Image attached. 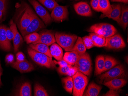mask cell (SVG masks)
<instances>
[{
    "label": "cell",
    "mask_w": 128,
    "mask_h": 96,
    "mask_svg": "<svg viewBox=\"0 0 128 96\" xmlns=\"http://www.w3.org/2000/svg\"><path fill=\"white\" fill-rule=\"evenodd\" d=\"M29 46L36 51L46 54L50 58H52L53 57L50 53V49L48 46L44 44L38 43L36 44H31Z\"/></svg>",
    "instance_id": "24"
},
{
    "label": "cell",
    "mask_w": 128,
    "mask_h": 96,
    "mask_svg": "<svg viewBox=\"0 0 128 96\" xmlns=\"http://www.w3.org/2000/svg\"><path fill=\"white\" fill-rule=\"evenodd\" d=\"M88 31L103 36L106 38L112 36L116 33L117 29L112 25L106 23H100L92 26Z\"/></svg>",
    "instance_id": "7"
},
{
    "label": "cell",
    "mask_w": 128,
    "mask_h": 96,
    "mask_svg": "<svg viewBox=\"0 0 128 96\" xmlns=\"http://www.w3.org/2000/svg\"><path fill=\"white\" fill-rule=\"evenodd\" d=\"M2 81H1V77H0V87H1L2 86Z\"/></svg>",
    "instance_id": "46"
},
{
    "label": "cell",
    "mask_w": 128,
    "mask_h": 96,
    "mask_svg": "<svg viewBox=\"0 0 128 96\" xmlns=\"http://www.w3.org/2000/svg\"><path fill=\"white\" fill-rule=\"evenodd\" d=\"M127 81L125 79H115L103 84L110 89L118 90L127 84Z\"/></svg>",
    "instance_id": "17"
},
{
    "label": "cell",
    "mask_w": 128,
    "mask_h": 96,
    "mask_svg": "<svg viewBox=\"0 0 128 96\" xmlns=\"http://www.w3.org/2000/svg\"><path fill=\"white\" fill-rule=\"evenodd\" d=\"M112 11V7L109 0H100L98 12H101L103 13L100 18L103 19L105 18V16L111 13Z\"/></svg>",
    "instance_id": "16"
},
{
    "label": "cell",
    "mask_w": 128,
    "mask_h": 96,
    "mask_svg": "<svg viewBox=\"0 0 128 96\" xmlns=\"http://www.w3.org/2000/svg\"><path fill=\"white\" fill-rule=\"evenodd\" d=\"M86 49H87L84 44L82 38L81 37H78L72 51H76L80 55H81L86 52Z\"/></svg>",
    "instance_id": "28"
},
{
    "label": "cell",
    "mask_w": 128,
    "mask_h": 96,
    "mask_svg": "<svg viewBox=\"0 0 128 96\" xmlns=\"http://www.w3.org/2000/svg\"><path fill=\"white\" fill-rule=\"evenodd\" d=\"M118 90L110 89L104 95L105 96H120L119 93L118 92Z\"/></svg>",
    "instance_id": "38"
},
{
    "label": "cell",
    "mask_w": 128,
    "mask_h": 96,
    "mask_svg": "<svg viewBox=\"0 0 128 96\" xmlns=\"http://www.w3.org/2000/svg\"><path fill=\"white\" fill-rule=\"evenodd\" d=\"M72 67V66H71V65L64 67L60 66L58 68V71L60 74H62V75H67L68 76V74L69 73V72L71 70Z\"/></svg>",
    "instance_id": "36"
},
{
    "label": "cell",
    "mask_w": 128,
    "mask_h": 96,
    "mask_svg": "<svg viewBox=\"0 0 128 96\" xmlns=\"http://www.w3.org/2000/svg\"><path fill=\"white\" fill-rule=\"evenodd\" d=\"M6 26L0 25V48L6 51L11 50L10 41L8 40L6 34Z\"/></svg>",
    "instance_id": "14"
},
{
    "label": "cell",
    "mask_w": 128,
    "mask_h": 96,
    "mask_svg": "<svg viewBox=\"0 0 128 96\" xmlns=\"http://www.w3.org/2000/svg\"><path fill=\"white\" fill-rule=\"evenodd\" d=\"M92 60L90 56L87 53L80 55L74 64L78 71L86 76H90L92 70Z\"/></svg>",
    "instance_id": "6"
},
{
    "label": "cell",
    "mask_w": 128,
    "mask_h": 96,
    "mask_svg": "<svg viewBox=\"0 0 128 96\" xmlns=\"http://www.w3.org/2000/svg\"><path fill=\"white\" fill-rule=\"evenodd\" d=\"M57 0V1H61L62 0Z\"/></svg>",
    "instance_id": "47"
},
{
    "label": "cell",
    "mask_w": 128,
    "mask_h": 96,
    "mask_svg": "<svg viewBox=\"0 0 128 96\" xmlns=\"http://www.w3.org/2000/svg\"><path fill=\"white\" fill-rule=\"evenodd\" d=\"M74 8L77 13L82 16L89 17L92 15L90 7L85 2H80L75 4Z\"/></svg>",
    "instance_id": "15"
},
{
    "label": "cell",
    "mask_w": 128,
    "mask_h": 96,
    "mask_svg": "<svg viewBox=\"0 0 128 96\" xmlns=\"http://www.w3.org/2000/svg\"><path fill=\"white\" fill-rule=\"evenodd\" d=\"M28 54L32 60L38 65L49 69L56 68L52 58H50L46 54L40 53L34 49L29 47L27 49Z\"/></svg>",
    "instance_id": "3"
},
{
    "label": "cell",
    "mask_w": 128,
    "mask_h": 96,
    "mask_svg": "<svg viewBox=\"0 0 128 96\" xmlns=\"http://www.w3.org/2000/svg\"><path fill=\"white\" fill-rule=\"evenodd\" d=\"M112 2H119L125 3H128V0H111Z\"/></svg>",
    "instance_id": "44"
},
{
    "label": "cell",
    "mask_w": 128,
    "mask_h": 96,
    "mask_svg": "<svg viewBox=\"0 0 128 96\" xmlns=\"http://www.w3.org/2000/svg\"><path fill=\"white\" fill-rule=\"evenodd\" d=\"M80 55V54L76 51H68L64 54L63 59L69 65L74 66Z\"/></svg>",
    "instance_id": "21"
},
{
    "label": "cell",
    "mask_w": 128,
    "mask_h": 96,
    "mask_svg": "<svg viewBox=\"0 0 128 96\" xmlns=\"http://www.w3.org/2000/svg\"><path fill=\"white\" fill-rule=\"evenodd\" d=\"M56 42L55 34L54 32L52 30H45L40 32L38 40L33 44H34L38 43L44 44L49 46Z\"/></svg>",
    "instance_id": "12"
},
{
    "label": "cell",
    "mask_w": 128,
    "mask_h": 96,
    "mask_svg": "<svg viewBox=\"0 0 128 96\" xmlns=\"http://www.w3.org/2000/svg\"><path fill=\"white\" fill-rule=\"evenodd\" d=\"M51 16L52 19L56 22L66 20L68 16V7L58 5L52 11Z\"/></svg>",
    "instance_id": "11"
},
{
    "label": "cell",
    "mask_w": 128,
    "mask_h": 96,
    "mask_svg": "<svg viewBox=\"0 0 128 96\" xmlns=\"http://www.w3.org/2000/svg\"><path fill=\"white\" fill-rule=\"evenodd\" d=\"M119 25L126 30L128 25V7L124 6L122 9L121 15L120 18Z\"/></svg>",
    "instance_id": "26"
},
{
    "label": "cell",
    "mask_w": 128,
    "mask_h": 96,
    "mask_svg": "<svg viewBox=\"0 0 128 96\" xmlns=\"http://www.w3.org/2000/svg\"><path fill=\"white\" fill-rule=\"evenodd\" d=\"M43 5L52 12L54 8L59 5L55 0H37Z\"/></svg>",
    "instance_id": "32"
},
{
    "label": "cell",
    "mask_w": 128,
    "mask_h": 96,
    "mask_svg": "<svg viewBox=\"0 0 128 96\" xmlns=\"http://www.w3.org/2000/svg\"><path fill=\"white\" fill-rule=\"evenodd\" d=\"M100 2V0H91L90 4L91 7L94 10L98 12V3Z\"/></svg>",
    "instance_id": "39"
},
{
    "label": "cell",
    "mask_w": 128,
    "mask_h": 96,
    "mask_svg": "<svg viewBox=\"0 0 128 96\" xmlns=\"http://www.w3.org/2000/svg\"><path fill=\"white\" fill-rule=\"evenodd\" d=\"M102 89V87L92 82L90 84L88 89L83 96H97L98 95Z\"/></svg>",
    "instance_id": "23"
},
{
    "label": "cell",
    "mask_w": 128,
    "mask_h": 96,
    "mask_svg": "<svg viewBox=\"0 0 128 96\" xmlns=\"http://www.w3.org/2000/svg\"><path fill=\"white\" fill-rule=\"evenodd\" d=\"M72 77L73 82V96H83L85 90L89 82L88 77L79 71H78Z\"/></svg>",
    "instance_id": "4"
},
{
    "label": "cell",
    "mask_w": 128,
    "mask_h": 96,
    "mask_svg": "<svg viewBox=\"0 0 128 96\" xmlns=\"http://www.w3.org/2000/svg\"><path fill=\"white\" fill-rule=\"evenodd\" d=\"M14 57L12 54H9L6 56V61L7 63H14Z\"/></svg>",
    "instance_id": "40"
},
{
    "label": "cell",
    "mask_w": 128,
    "mask_h": 96,
    "mask_svg": "<svg viewBox=\"0 0 128 96\" xmlns=\"http://www.w3.org/2000/svg\"><path fill=\"white\" fill-rule=\"evenodd\" d=\"M24 37L25 41L27 44L33 43L38 40L40 34L37 32H34L25 36Z\"/></svg>",
    "instance_id": "34"
},
{
    "label": "cell",
    "mask_w": 128,
    "mask_h": 96,
    "mask_svg": "<svg viewBox=\"0 0 128 96\" xmlns=\"http://www.w3.org/2000/svg\"><path fill=\"white\" fill-rule=\"evenodd\" d=\"M2 74V70L1 65L0 64V77H1Z\"/></svg>",
    "instance_id": "45"
},
{
    "label": "cell",
    "mask_w": 128,
    "mask_h": 96,
    "mask_svg": "<svg viewBox=\"0 0 128 96\" xmlns=\"http://www.w3.org/2000/svg\"><path fill=\"white\" fill-rule=\"evenodd\" d=\"M12 66L21 73L30 72L34 69V65L26 59L23 61H16L12 63Z\"/></svg>",
    "instance_id": "13"
},
{
    "label": "cell",
    "mask_w": 128,
    "mask_h": 96,
    "mask_svg": "<svg viewBox=\"0 0 128 96\" xmlns=\"http://www.w3.org/2000/svg\"><path fill=\"white\" fill-rule=\"evenodd\" d=\"M6 12L0 11V23L5 20L6 18Z\"/></svg>",
    "instance_id": "43"
},
{
    "label": "cell",
    "mask_w": 128,
    "mask_h": 96,
    "mask_svg": "<svg viewBox=\"0 0 128 96\" xmlns=\"http://www.w3.org/2000/svg\"><path fill=\"white\" fill-rule=\"evenodd\" d=\"M10 27L6 28V34L8 39L10 41L13 40L15 35H16V32L18 31L16 24L12 20H11L10 23Z\"/></svg>",
    "instance_id": "29"
},
{
    "label": "cell",
    "mask_w": 128,
    "mask_h": 96,
    "mask_svg": "<svg viewBox=\"0 0 128 96\" xmlns=\"http://www.w3.org/2000/svg\"><path fill=\"white\" fill-rule=\"evenodd\" d=\"M105 63V57L103 55L98 56L96 60L95 76H97L103 72Z\"/></svg>",
    "instance_id": "25"
},
{
    "label": "cell",
    "mask_w": 128,
    "mask_h": 96,
    "mask_svg": "<svg viewBox=\"0 0 128 96\" xmlns=\"http://www.w3.org/2000/svg\"><path fill=\"white\" fill-rule=\"evenodd\" d=\"M55 37L58 44L66 51H72L78 38L75 35L58 32H56Z\"/></svg>",
    "instance_id": "5"
},
{
    "label": "cell",
    "mask_w": 128,
    "mask_h": 96,
    "mask_svg": "<svg viewBox=\"0 0 128 96\" xmlns=\"http://www.w3.org/2000/svg\"><path fill=\"white\" fill-rule=\"evenodd\" d=\"M15 95L19 96H32L31 85L30 82L27 81L23 83Z\"/></svg>",
    "instance_id": "22"
},
{
    "label": "cell",
    "mask_w": 128,
    "mask_h": 96,
    "mask_svg": "<svg viewBox=\"0 0 128 96\" xmlns=\"http://www.w3.org/2000/svg\"><path fill=\"white\" fill-rule=\"evenodd\" d=\"M118 64H119L118 62L115 58L110 56H106L105 57V63L103 72L112 68L113 67Z\"/></svg>",
    "instance_id": "27"
},
{
    "label": "cell",
    "mask_w": 128,
    "mask_h": 96,
    "mask_svg": "<svg viewBox=\"0 0 128 96\" xmlns=\"http://www.w3.org/2000/svg\"><path fill=\"white\" fill-rule=\"evenodd\" d=\"M127 77V74L125 67L122 64L118 65L110 70L100 74L98 77L100 84H103L108 81L115 79H125Z\"/></svg>",
    "instance_id": "2"
},
{
    "label": "cell",
    "mask_w": 128,
    "mask_h": 96,
    "mask_svg": "<svg viewBox=\"0 0 128 96\" xmlns=\"http://www.w3.org/2000/svg\"></svg>",
    "instance_id": "48"
},
{
    "label": "cell",
    "mask_w": 128,
    "mask_h": 96,
    "mask_svg": "<svg viewBox=\"0 0 128 96\" xmlns=\"http://www.w3.org/2000/svg\"><path fill=\"white\" fill-rule=\"evenodd\" d=\"M62 81L65 90L72 94L73 91V79L72 77L68 76L64 77L62 79Z\"/></svg>",
    "instance_id": "30"
},
{
    "label": "cell",
    "mask_w": 128,
    "mask_h": 96,
    "mask_svg": "<svg viewBox=\"0 0 128 96\" xmlns=\"http://www.w3.org/2000/svg\"><path fill=\"white\" fill-rule=\"evenodd\" d=\"M14 46L15 52H16L19 49V47L24 42L23 38L18 31L16 32L13 39Z\"/></svg>",
    "instance_id": "33"
},
{
    "label": "cell",
    "mask_w": 128,
    "mask_h": 96,
    "mask_svg": "<svg viewBox=\"0 0 128 96\" xmlns=\"http://www.w3.org/2000/svg\"><path fill=\"white\" fill-rule=\"evenodd\" d=\"M111 7H112V12L109 15L106 16L105 17L112 19L119 24L121 15L122 8L120 5V4L112 5Z\"/></svg>",
    "instance_id": "18"
},
{
    "label": "cell",
    "mask_w": 128,
    "mask_h": 96,
    "mask_svg": "<svg viewBox=\"0 0 128 96\" xmlns=\"http://www.w3.org/2000/svg\"><path fill=\"white\" fill-rule=\"evenodd\" d=\"M34 13L28 4L24 3L17 11L15 21L20 31L25 30L30 23Z\"/></svg>",
    "instance_id": "1"
},
{
    "label": "cell",
    "mask_w": 128,
    "mask_h": 96,
    "mask_svg": "<svg viewBox=\"0 0 128 96\" xmlns=\"http://www.w3.org/2000/svg\"><path fill=\"white\" fill-rule=\"evenodd\" d=\"M105 47L110 49H119L126 47V44L120 35L117 34L106 38Z\"/></svg>",
    "instance_id": "10"
},
{
    "label": "cell",
    "mask_w": 128,
    "mask_h": 96,
    "mask_svg": "<svg viewBox=\"0 0 128 96\" xmlns=\"http://www.w3.org/2000/svg\"><path fill=\"white\" fill-rule=\"evenodd\" d=\"M8 7V0H0V11L6 12Z\"/></svg>",
    "instance_id": "37"
},
{
    "label": "cell",
    "mask_w": 128,
    "mask_h": 96,
    "mask_svg": "<svg viewBox=\"0 0 128 96\" xmlns=\"http://www.w3.org/2000/svg\"><path fill=\"white\" fill-rule=\"evenodd\" d=\"M45 28L46 26L44 22L34 13L33 19L29 25L25 30L21 31L20 32L22 36L24 37L28 34L36 32Z\"/></svg>",
    "instance_id": "9"
},
{
    "label": "cell",
    "mask_w": 128,
    "mask_h": 96,
    "mask_svg": "<svg viewBox=\"0 0 128 96\" xmlns=\"http://www.w3.org/2000/svg\"><path fill=\"white\" fill-rule=\"evenodd\" d=\"M34 96H49V95L44 87L39 83H36L34 85Z\"/></svg>",
    "instance_id": "31"
},
{
    "label": "cell",
    "mask_w": 128,
    "mask_h": 96,
    "mask_svg": "<svg viewBox=\"0 0 128 96\" xmlns=\"http://www.w3.org/2000/svg\"><path fill=\"white\" fill-rule=\"evenodd\" d=\"M34 8L37 15L42 19L44 23L47 26L53 21L51 15L44 7L39 3L36 0H28Z\"/></svg>",
    "instance_id": "8"
},
{
    "label": "cell",
    "mask_w": 128,
    "mask_h": 96,
    "mask_svg": "<svg viewBox=\"0 0 128 96\" xmlns=\"http://www.w3.org/2000/svg\"><path fill=\"white\" fill-rule=\"evenodd\" d=\"M52 56L58 61L63 60V52L62 47L57 44H53L50 48Z\"/></svg>",
    "instance_id": "20"
},
{
    "label": "cell",
    "mask_w": 128,
    "mask_h": 96,
    "mask_svg": "<svg viewBox=\"0 0 128 96\" xmlns=\"http://www.w3.org/2000/svg\"><path fill=\"white\" fill-rule=\"evenodd\" d=\"M54 61L55 64H58L60 65V66L64 67L70 65L66 62L63 59L61 61Z\"/></svg>",
    "instance_id": "41"
},
{
    "label": "cell",
    "mask_w": 128,
    "mask_h": 96,
    "mask_svg": "<svg viewBox=\"0 0 128 96\" xmlns=\"http://www.w3.org/2000/svg\"><path fill=\"white\" fill-rule=\"evenodd\" d=\"M82 41L86 49H90L93 47H94V43L90 36H84L82 38Z\"/></svg>",
    "instance_id": "35"
},
{
    "label": "cell",
    "mask_w": 128,
    "mask_h": 96,
    "mask_svg": "<svg viewBox=\"0 0 128 96\" xmlns=\"http://www.w3.org/2000/svg\"><path fill=\"white\" fill-rule=\"evenodd\" d=\"M16 58L17 61H23L25 59V55L22 52H18L16 54Z\"/></svg>",
    "instance_id": "42"
},
{
    "label": "cell",
    "mask_w": 128,
    "mask_h": 96,
    "mask_svg": "<svg viewBox=\"0 0 128 96\" xmlns=\"http://www.w3.org/2000/svg\"><path fill=\"white\" fill-rule=\"evenodd\" d=\"M89 36L92 40L95 46L101 47H105L106 44V38L101 35H98L94 33L90 34Z\"/></svg>",
    "instance_id": "19"
}]
</instances>
